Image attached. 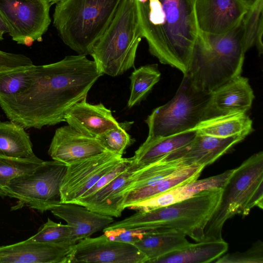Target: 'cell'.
I'll return each mask as SVG.
<instances>
[{"instance_id":"obj_1","label":"cell","mask_w":263,"mask_h":263,"mask_svg":"<svg viewBox=\"0 0 263 263\" xmlns=\"http://www.w3.org/2000/svg\"><path fill=\"white\" fill-rule=\"evenodd\" d=\"M102 75L86 55H68L36 66L30 86L15 96L0 98V106L11 121L25 129L54 125L64 121L76 103L86 99Z\"/></svg>"},{"instance_id":"obj_2","label":"cell","mask_w":263,"mask_h":263,"mask_svg":"<svg viewBox=\"0 0 263 263\" xmlns=\"http://www.w3.org/2000/svg\"><path fill=\"white\" fill-rule=\"evenodd\" d=\"M150 53L185 74L198 29L196 0H135Z\"/></svg>"},{"instance_id":"obj_3","label":"cell","mask_w":263,"mask_h":263,"mask_svg":"<svg viewBox=\"0 0 263 263\" xmlns=\"http://www.w3.org/2000/svg\"><path fill=\"white\" fill-rule=\"evenodd\" d=\"M242 34L243 18L224 34L198 31L187 71L183 74L187 76L195 88L212 93L240 75L245 54Z\"/></svg>"},{"instance_id":"obj_4","label":"cell","mask_w":263,"mask_h":263,"mask_svg":"<svg viewBox=\"0 0 263 263\" xmlns=\"http://www.w3.org/2000/svg\"><path fill=\"white\" fill-rule=\"evenodd\" d=\"M222 191L221 187L206 190L181 201L138 211L122 220L111 223L103 231L133 228L145 230L171 229L201 241L204 228L219 203Z\"/></svg>"},{"instance_id":"obj_5","label":"cell","mask_w":263,"mask_h":263,"mask_svg":"<svg viewBox=\"0 0 263 263\" xmlns=\"http://www.w3.org/2000/svg\"><path fill=\"white\" fill-rule=\"evenodd\" d=\"M123 0H64L53 14L63 42L78 54H90Z\"/></svg>"},{"instance_id":"obj_6","label":"cell","mask_w":263,"mask_h":263,"mask_svg":"<svg viewBox=\"0 0 263 263\" xmlns=\"http://www.w3.org/2000/svg\"><path fill=\"white\" fill-rule=\"evenodd\" d=\"M219 203L204 229L202 241L222 240L224 223L236 214L263 208V152L253 154L233 173L222 187Z\"/></svg>"},{"instance_id":"obj_7","label":"cell","mask_w":263,"mask_h":263,"mask_svg":"<svg viewBox=\"0 0 263 263\" xmlns=\"http://www.w3.org/2000/svg\"><path fill=\"white\" fill-rule=\"evenodd\" d=\"M142 37L136 1L123 0L90 55L103 75L118 76L134 67Z\"/></svg>"},{"instance_id":"obj_8","label":"cell","mask_w":263,"mask_h":263,"mask_svg":"<svg viewBox=\"0 0 263 263\" xmlns=\"http://www.w3.org/2000/svg\"><path fill=\"white\" fill-rule=\"evenodd\" d=\"M211 96L212 93L195 88L183 75L173 98L155 108L145 120L147 138L165 137L196 129L201 122L213 117Z\"/></svg>"},{"instance_id":"obj_9","label":"cell","mask_w":263,"mask_h":263,"mask_svg":"<svg viewBox=\"0 0 263 263\" xmlns=\"http://www.w3.org/2000/svg\"><path fill=\"white\" fill-rule=\"evenodd\" d=\"M67 165L44 161L32 172L11 180L4 188V196L17 200L13 210L27 206L41 213L62 203L61 187Z\"/></svg>"},{"instance_id":"obj_10","label":"cell","mask_w":263,"mask_h":263,"mask_svg":"<svg viewBox=\"0 0 263 263\" xmlns=\"http://www.w3.org/2000/svg\"><path fill=\"white\" fill-rule=\"evenodd\" d=\"M47 0H0V17L17 44L41 42L51 23Z\"/></svg>"},{"instance_id":"obj_11","label":"cell","mask_w":263,"mask_h":263,"mask_svg":"<svg viewBox=\"0 0 263 263\" xmlns=\"http://www.w3.org/2000/svg\"><path fill=\"white\" fill-rule=\"evenodd\" d=\"M122 158L107 151L67 165L60 190L62 203L78 200Z\"/></svg>"},{"instance_id":"obj_12","label":"cell","mask_w":263,"mask_h":263,"mask_svg":"<svg viewBox=\"0 0 263 263\" xmlns=\"http://www.w3.org/2000/svg\"><path fill=\"white\" fill-rule=\"evenodd\" d=\"M245 138L239 135L219 138L197 133L190 143L172 152L158 161L178 168L193 165L206 166L213 163Z\"/></svg>"},{"instance_id":"obj_13","label":"cell","mask_w":263,"mask_h":263,"mask_svg":"<svg viewBox=\"0 0 263 263\" xmlns=\"http://www.w3.org/2000/svg\"><path fill=\"white\" fill-rule=\"evenodd\" d=\"M147 259L134 245L109 239L104 234L75 245L70 263H146Z\"/></svg>"},{"instance_id":"obj_14","label":"cell","mask_w":263,"mask_h":263,"mask_svg":"<svg viewBox=\"0 0 263 263\" xmlns=\"http://www.w3.org/2000/svg\"><path fill=\"white\" fill-rule=\"evenodd\" d=\"M248 10L239 0H196L194 11L198 31L227 33L240 23Z\"/></svg>"},{"instance_id":"obj_15","label":"cell","mask_w":263,"mask_h":263,"mask_svg":"<svg viewBox=\"0 0 263 263\" xmlns=\"http://www.w3.org/2000/svg\"><path fill=\"white\" fill-rule=\"evenodd\" d=\"M107 151L97 138L84 135L68 125L56 129L48 154L53 160L68 165Z\"/></svg>"},{"instance_id":"obj_16","label":"cell","mask_w":263,"mask_h":263,"mask_svg":"<svg viewBox=\"0 0 263 263\" xmlns=\"http://www.w3.org/2000/svg\"><path fill=\"white\" fill-rule=\"evenodd\" d=\"M75 245H59L26 239L14 244L0 246V263H70Z\"/></svg>"},{"instance_id":"obj_17","label":"cell","mask_w":263,"mask_h":263,"mask_svg":"<svg viewBox=\"0 0 263 263\" xmlns=\"http://www.w3.org/2000/svg\"><path fill=\"white\" fill-rule=\"evenodd\" d=\"M64 121L80 133L96 138L121 125L103 104H91L86 99L76 103L68 110Z\"/></svg>"},{"instance_id":"obj_18","label":"cell","mask_w":263,"mask_h":263,"mask_svg":"<svg viewBox=\"0 0 263 263\" xmlns=\"http://www.w3.org/2000/svg\"><path fill=\"white\" fill-rule=\"evenodd\" d=\"M138 169L134 164L103 187L92 195L81 198L74 203L99 214L110 217H120L123 211L122 191L130 183L135 172Z\"/></svg>"},{"instance_id":"obj_19","label":"cell","mask_w":263,"mask_h":263,"mask_svg":"<svg viewBox=\"0 0 263 263\" xmlns=\"http://www.w3.org/2000/svg\"><path fill=\"white\" fill-rule=\"evenodd\" d=\"M49 211L73 228V237L77 242L90 237L114 222L112 217L94 212L76 203H61Z\"/></svg>"},{"instance_id":"obj_20","label":"cell","mask_w":263,"mask_h":263,"mask_svg":"<svg viewBox=\"0 0 263 263\" xmlns=\"http://www.w3.org/2000/svg\"><path fill=\"white\" fill-rule=\"evenodd\" d=\"M254 95L248 79L240 75L212 93L211 108L213 117L236 112H247Z\"/></svg>"},{"instance_id":"obj_21","label":"cell","mask_w":263,"mask_h":263,"mask_svg":"<svg viewBox=\"0 0 263 263\" xmlns=\"http://www.w3.org/2000/svg\"><path fill=\"white\" fill-rule=\"evenodd\" d=\"M228 170L220 174L176 187L153 198L131 206L129 209L147 211L189 199L198 193L213 188L222 187L233 173Z\"/></svg>"},{"instance_id":"obj_22","label":"cell","mask_w":263,"mask_h":263,"mask_svg":"<svg viewBox=\"0 0 263 263\" xmlns=\"http://www.w3.org/2000/svg\"><path fill=\"white\" fill-rule=\"evenodd\" d=\"M197 133L195 129L165 137L147 138L135 152L134 164L138 169L152 164L190 143Z\"/></svg>"},{"instance_id":"obj_23","label":"cell","mask_w":263,"mask_h":263,"mask_svg":"<svg viewBox=\"0 0 263 263\" xmlns=\"http://www.w3.org/2000/svg\"><path fill=\"white\" fill-rule=\"evenodd\" d=\"M182 232L171 229H157L148 231L134 245L147 258V262L181 249L190 242Z\"/></svg>"},{"instance_id":"obj_24","label":"cell","mask_w":263,"mask_h":263,"mask_svg":"<svg viewBox=\"0 0 263 263\" xmlns=\"http://www.w3.org/2000/svg\"><path fill=\"white\" fill-rule=\"evenodd\" d=\"M204 167V166L199 165L186 166L176 171L156 184L128 192L124 196V209L129 208L136 203L197 180Z\"/></svg>"},{"instance_id":"obj_25","label":"cell","mask_w":263,"mask_h":263,"mask_svg":"<svg viewBox=\"0 0 263 263\" xmlns=\"http://www.w3.org/2000/svg\"><path fill=\"white\" fill-rule=\"evenodd\" d=\"M228 249L223 239L201 241L172 252L154 260L152 263H208L213 262Z\"/></svg>"},{"instance_id":"obj_26","label":"cell","mask_w":263,"mask_h":263,"mask_svg":"<svg viewBox=\"0 0 263 263\" xmlns=\"http://www.w3.org/2000/svg\"><path fill=\"white\" fill-rule=\"evenodd\" d=\"M196 129L198 133L219 138L246 137L253 130L252 121L246 112L231 113L207 119Z\"/></svg>"},{"instance_id":"obj_27","label":"cell","mask_w":263,"mask_h":263,"mask_svg":"<svg viewBox=\"0 0 263 263\" xmlns=\"http://www.w3.org/2000/svg\"><path fill=\"white\" fill-rule=\"evenodd\" d=\"M0 156L22 159L35 156L24 127L11 121L0 122Z\"/></svg>"},{"instance_id":"obj_28","label":"cell","mask_w":263,"mask_h":263,"mask_svg":"<svg viewBox=\"0 0 263 263\" xmlns=\"http://www.w3.org/2000/svg\"><path fill=\"white\" fill-rule=\"evenodd\" d=\"M262 7L263 0H258L243 16L242 43L245 53L255 45L259 54L262 53Z\"/></svg>"},{"instance_id":"obj_29","label":"cell","mask_w":263,"mask_h":263,"mask_svg":"<svg viewBox=\"0 0 263 263\" xmlns=\"http://www.w3.org/2000/svg\"><path fill=\"white\" fill-rule=\"evenodd\" d=\"M160 72L157 65H146L135 69L130 80V95L127 106L131 108L139 103L159 81Z\"/></svg>"},{"instance_id":"obj_30","label":"cell","mask_w":263,"mask_h":263,"mask_svg":"<svg viewBox=\"0 0 263 263\" xmlns=\"http://www.w3.org/2000/svg\"><path fill=\"white\" fill-rule=\"evenodd\" d=\"M36 65L0 72V98L15 96L27 89L34 78Z\"/></svg>"},{"instance_id":"obj_31","label":"cell","mask_w":263,"mask_h":263,"mask_svg":"<svg viewBox=\"0 0 263 263\" xmlns=\"http://www.w3.org/2000/svg\"><path fill=\"white\" fill-rule=\"evenodd\" d=\"M43 161L36 156L27 159L0 156V196L4 197V188L11 180L32 172Z\"/></svg>"},{"instance_id":"obj_32","label":"cell","mask_w":263,"mask_h":263,"mask_svg":"<svg viewBox=\"0 0 263 263\" xmlns=\"http://www.w3.org/2000/svg\"><path fill=\"white\" fill-rule=\"evenodd\" d=\"M73 228L67 224L57 223L50 218L40 228L37 233L27 239L30 241L59 245H75Z\"/></svg>"},{"instance_id":"obj_33","label":"cell","mask_w":263,"mask_h":263,"mask_svg":"<svg viewBox=\"0 0 263 263\" xmlns=\"http://www.w3.org/2000/svg\"><path fill=\"white\" fill-rule=\"evenodd\" d=\"M132 123H121L119 127L109 130L97 138L107 151L122 156L126 148L133 143L126 132Z\"/></svg>"},{"instance_id":"obj_34","label":"cell","mask_w":263,"mask_h":263,"mask_svg":"<svg viewBox=\"0 0 263 263\" xmlns=\"http://www.w3.org/2000/svg\"><path fill=\"white\" fill-rule=\"evenodd\" d=\"M216 263H262L263 244L260 240L255 242L245 252H236L221 256Z\"/></svg>"},{"instance_id":"obj_35","label":"cell","mask_w":263,"mask_h":263,"mask_svg":"<svg viewBox=\"0 0 263 263\" xmlns=\"http://www.w3.org/2000/svg\"><path fill=\"white\" fill-rule=\"evenodd\" d=\"M30 58L22 54L6 52L0 50V72L33 65Z\"/></svg>"},{"instance_id":"obj_36","label":"cell","mask_w":263,"mask_h":263,"mask_svg":"<svg viewBox=\"0 0 263 263\" xmlns=\"http://www.w3.org/2000/svg\"><path fill=\"white\" fill-rule=\"evenodd\" d=\"M8 33V29L6 24L3 19L0 17V41L4 39L3 34Z\"/></svg>"},{"instance_id":"obj_37","label":"cell","mask_w":263,"mask_h":263,"mask_svg":"<svg viewBox=\"0 0 263 263\" xmlns=\"http://www.w3.org/2000/svg\"><path fill=\"white\" fill-rule=\"evenodd\" d=\"M248 9L252 7L258 0H239Z\"/></svg>"},{"instance_id":"obj_38","label":"cell","mask_w":263,"mask_h":263,"mask_svg":"<svg viewBox=\"0 0 263 263\" xmlns=\"http://www.w3.org/2000/svg\"><path fill=\"white\" fill-rule=\"evenodd\" d=\"M51 5L53 4H57L64 0H47Z\"/></svg>"}]
</instances>
